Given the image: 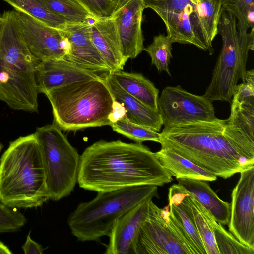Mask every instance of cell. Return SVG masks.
<instances>
[{
	"label": "cell",
	"mask_w": 254,
	"mask_h": 254,
	"mask_svg": "<svg viewBox=\"0 0 254 254\" xmlns=\"http://www.w3.org/2000/svg\"><path fill=\"white\" fill-rule=\"evenodd\" d=\"M162 148H168L217 177L227 179L254 166L243 154L226 127L217 119L163 128Z\"/></svg>",
	"instance_id": "cell-2"
},
{
	"label": "cell",
	"mask_w": 254,
	"mask_h": 254,
	"mask_svg": "<svg viewBox=\"0 0 254 254\" xmlns=\"http://www.w3.org/2000/svg\"><path fill=\"white\" fill-rule=\"evenodd\" d=\"M144 9L142 0H131L112 15L122 53L127 60L135 58L145 48L141 28Z\"/></svg>",
	"instance_id": "cell-16"
},
{
	"label": "cell",
	"mask_w": 254,
	"mask_h": 254,
	"mask_svg": "<svg viewBox=\"0 0 254 254\" xmlns=\"http://www.w3.org/2000/svg\"><path fill=\"white\" fill-rule=\"evenodd\" d=\"M189 196L183 188L178 184H173L169 189V205H176L181 204L185 197Z\"/></svg>",
	"instance_id": "cell-35"
},
{
	"label": "cell",
	"mask_w": 254,
	"mask_h": 254,
	"mask_svg": "<svg viewBox=\"0 0 254 254\" xmlns=\"http://www.w3.org/2000/svg\"><path fill=\"white\" fill-rule=\"evenodd\" d=\"M27 221L25 216L17 208L8 207L0 200V233L18 231Z\"/></svg>",
	"instance_id": "cell-33"
},
{
	"label": "cell",
	"mask_w": 254,
	"mask_h": 254,
	"mask_svg": "<svg viewBox=\"0 0 254 254\" xmlns=\"http://www.w3.org/2000/svg\"><path fill=\"white\" fill-rule=\"evenodd\" d=\"M14 10L26 13L45 24L60 30L67 23L53 13L42 0H3Z\"/></svg>",
	"instance_id": "cell-25"
},
{
	"label": "cell",
	"mask_w": 254,
	"mask_h": 254,
	"mask_svg": "<svg viewBox=\"0 0 254 254\" xmlns=\"http://www.w3.org/2000/svg\"><path fill=\"white\" fill-rule=\"evenodd\" d=\"M13 253L7 246L4 243L0 241V254H12Z\"/></svg>",
	"instance_id": "cell-38"
},
{
	"label": "cell",
	"mask_w": 254,
	"mask_h": 254,
	"mask_svg": "<svg viewBox=\"0 0 254 254\" xmlns=\"http://www.w3.org/2000/svg\"><path fill=\"white\" fill-rule=\"evenodd\" d=\"M132 254H196L170 211L152 200L149 213L132 248Z\"/></svg>",
	"instance_id": "cell-9"
},
{
	"label": "cell",
	"mask_w": 254,
	"mask_h": 254,
	"mask_svg": "<svg viewBox=\"0 0 254 254\" xmlns=\"http://www.w3.org/2000/svg\"><path fill=\"white\" fill-rule=\"evenodd\" d=\"M212 225L219 254H254V248L241 243L214 218Z\"/></svg>",
	"instance_id": "cell-30"
},
{
	"label": "cell",
	"mask_w": 254,
	"mask_h": 254,
	"mask_svg": "<svg viewBox=\"0 0 254 254\" xmlns=\"http://www.w3.org/2000/svg\"><path fill=\"white\" fill-rule=\"evenodd\" d=\"M100 77L96 72L80 67L64 59L40 61L36 72L39 93L73 82Z\"/></svg>",
	"instance_id": "cell-18"
},
{
	"label": "cell",
	"mask_w": 254,
	"mask_h": 254,
	"mask_svg": "<svg viewBox=\"0 0 254 254\" xmlns=\"http://www.w3.org/2000/svg\"><path fill=\"white\" fill-rule=\"evenodd\" d=\"M155 155L163 168L176 179L186 178L213 181L217 176L168 148H162Z\"/></svg>",
	"instance_id": "cell-22"
},
{
	"label": "cell",
	"mask_w": 254,
	"mask_h": 254,
	"mask_svg": "<svg viewBox=\"0 0 254 254\" xmlns=\"http://www.w3.org/2000/svg\"><path fill=\"white\" fill-rule=\"evenodd\" d=\"M3 147V144L0 142V152L2 151Z\"/></svg>",
	"instance_id": "cell-42"
},
{
	"label": "cell",
	"mask_w": 254,
	"mask_h": 254,
	"mask_svg": "<svg viewBox=\"0 0 254 254\" xmlns=\"http://www.w3.org/2000/svg\"><path fill=\"white\" fill-rule=\"evenodd\" d=\"M192 2L194 3L195 4H197L199 3L201 0H190Z\"/></svg>",
	"instance_id": "cell-40"
},
{
	"label": "cell",
	"mask_w": 254,
	"mask_h": 254,
	"mask_svg": "<svg viewBox=\"0 0 254 254\" xmlns=\"http://www.w3.org/2000/svg\"><path fill=\"white\" fill-rule=\"evenodd\" d=\"M3 17L1 15V16H0V28L1 27V26L3 23Z\"/></svg>",
	"instance_id": "cell-41"
},
{
	"label": "cell",
	"mask_w": 254,
	"mask_h": 254,
	"mask_svg": "<svg viewBox=\"0 0 254 254\" xmlns=\"http://www.w3.org/2000/svg\"><path fill=\"white\" fill-rule=\"evenodd\" d=\"M158 110L164 128L218 119L212 102L207 98L189 92L180 85L162 90Z\"/></svg>",
	"instance_id": "cell-11"
},
{
	"label": "cell",
	"mask_w": 254,
	"mask_h": 254,
	"mask_svg": "<svg viewBox=\"0 0 254 254\" xmlns=\"http://www.w3.org/2000/svg\"><path fill=\"white\" fill-rule=\"evenodd\" d=\"M113 130L137 143L146 141L160 142V133L141 125L133 123L126 117L110 125Z\"/></svg>",
	"instance_id": "cell-32"
},
{
	"label": "cell",
	"mask_w": 254,
	"mask_h": 254,
	"mask_svg": "<svg viewBox=\"0 0 254 254\" xmlns=\"http://www.w3.org/2000/svg\"><path fill=\"white\" fill-rule=\"evenodd\" d=\"M223 0H203L196 4L199 18L211 43L218 34Z\"/></svg>",
	"instance_id": "cell-28"
},
{
	"label": "cell",
	"mask_w": 254,
	"mask_h": 254,
	"mask_svg": "<svg viewBox=\"0 0 254 254\" xmlns=\"http://www.w3.org/2000/svg\"><path fill=\"white\" fill-rule=\"evenodd\" d=\"M231 198L229 231L241 243L254 248V166L240 172Z\"/></svg>",
	"instance_id": "cell-13"
},
{
	"label": "cell",
	"mask_w": 254,
	"mask_h": 254,
	"mask_svg": "<svg viewBox=\"0 0 254 254\" xmlns=\"http://www.w3.org/2000/svg\"><path fill=\"white\" fill-rule=\"evenodd\" d=\"M92 16L93 19H103L112 16L116 9L115 0H77Z\"/></svg>",
	"instance_id": "cell-34"
},
{
	"label": "cell",
	"mask_w": 254,
	"mask_h": 254,
	"mask_svg": "<svg viewBox=\"0 0 254 254\" xmlns=\"http://www.w3.org/2000/svg\"><path fill=\"white\" fill-rule=\"evenodd\" d=\"M152 197L132 208L118 218L109 235L106 254H132V248L139 231L149 213Z\"/></svg>",
	"instance_id": "cell-17"
},
{
	"label": "cell",
	"mask_w": 254,
	"mask_h": 254,
	"mask_svg": "<svg viewBox=\"0 0 254 254\" xmlns=\"http://www.w3.org/2000/svg\"><path fill=\"white\" fill-rule=\"evenodd\" d=\"M55 14L67 23H78L93 19L77 0H42Z\"/></svg>",
	"instance_id": "cell-26"
},
{
	"label": "cell",
	"mask_w": 254,
	"mask_h": 254,
	"mask_svg": "<svg viewBox=\"0 0 254 254\" xmlns=\"http://www.w3.org/2000/svg\"><path fill=\"white\" fill-rule=\"evenodd\" d=\"M0 28V101L11 109L38 111L36 72L40 61L30 51L15 10L4 12Z\"/></svg>",
	"instance_id": "cell-4"
},
{
	"label": "cell",
	"mask_w": 254,
	"mask_h": 254,
	"mask_svg": "<svg viewBox=\"0 0 254 254\" xmlns=\"http://www.w3.org/2000/svg\"><path fill=\"white\" fill-rule=\"evenodd\" d=\"M172 176L141 143L100 140L80 155L77 183L84 190L108 191L140 185L162 186Z\"/></svg>",
	"instance_id": "cell-1"
},
{
	"label": "cell",
	"mask_w": 254,
	"mask_h": 254,
	"mask_svg": "<svg viewBox=\"0 0 254 254\" xmlns=\"http://www.w3.org/2000/svg\"><path fill=\"white\" fill-rule=\"evenodd\" d=\"M126 113L127 111L124 106L115 100L112 112L109 116V119L112 124L126 117Z\"/></svg>",
	"instance_id": "cell-37"
},
{
	"label": "cell",
	"mask_w": 254,
	"mask_h": 254,
	"mask_svg": "<svg viewBox=\"0 0 254 254\" xmlns=\"http://www.w3.org/2000/svg\"><path fill=\"white\" fill-rule=\"evenodd\" d=\"M0 200L17 209L37 208L50 200L41 146L35 133L10 142L2 154Z\"/></svg>",
	"instance_id": "cell-3"
},
{
	"label": "cell",
	"mask_w": 254,
	"mask_h": 254,
	"mask_svg": "<svg viewBox=\"0 0 254 254\" xmlns=\"http://www.w3.org/2000/svg\"><path fill=\"white\" fill-rule=\"evenodd\" d=\"M227 127L243 148L254 156V70H247L245 81L236 87Z\"/></svg>",
	"instance_id": "cell-14"
},
{
	"label": "cell",
	"mask_w": 254,
	"mask_h": 254,
	"mask_svg": "<svg viewBox=\"0 0 254 254\" xmlns=\"http://www.w3.org/2000/svg\"></svg>",
	"instance_id": "cell-44"
},
{
	"label": "cell",
	"mask_w": 254,
	"mask_h": 254,
	"mask_svg": "<svg viewBox=\"0 0 254 254\" xmlns=\"http://www.w3.org/2000/svg\"><path fill=\"white\" fill-rule=\"evenodd\" d=\"M158 186L140 185L99 192L90 201L80 203L67 223L72 235L81 242L109 236L116 220L150 197H159Z\"/></svg>",
	"instance_id": "cell-6"
},
{
	"label": "cell",
	"mask_w": 254,
	"mask_h": 254,
	"mask_svg": "<svg viewBox=\"0 0 254 254\" xmlns=\"http://www.w3.org/2000/svg\"><path fill=\"white\" fill-rule=\"evenodd\" d=\"M130 0H115L116 9L115 12H116V11L122 8L123 6L125 5Z\"/></svg>",
	"instance_id": "cell-39"
},
{
	"label": "cell",
	"mask_w": 254,
	"mask_h": 254,
	"mask_svg": "<svg viewBox=\"0 0 254 254\" xmlns=\"http://www.w3.org/2000/svg\"><path fill=\"white\" fill-rule=\"evenodd\" d=\"M144 8L153 10L165 25L171 42L193 45L213 52L211 43L202 26L196 4L190 0H142Z\"/></svg>",
	"instance_id": "cell-10"
},
{
	"label": "cell",
	"mask_w": 254,
	"mask_h": 254,
	"mask_svg": "<svg viewBox=\"0 0 254 254\" xmlns=\"http://www.w3.org/2000/svg\"><path fill=\"white\" fill-rule=\"evenodd\" d=\"M53 123L62 130L111 125L114 98L104 77L73 82L45 91Z\"/></svg>",
	"instance_id": "cell-5"
},
{
	"label": "cell",
	"mask_w": 254,
	"mask_h": 254,
	"mask_svg": "<svg viewBox=\"0 0 254 254\" xmlns=\"http://www.w3.org/2000/svg\"><path fill=\"white\" fill-rule=\"evenodd\" d=\"M222 7L237 20L239 34H246L249 28L254 27V0H223Z\"/></svg>",
	"instance_id": "cell-27"
},
{
	"label": "cell",
	"mask_w": 254,
	"mask_h": 254,
	"mask_svg": "<svg viewBox=\"0 0 254 254\" xmlns=\"http://www.w3.org/2000/svg\"><path fill=\"white\" fill-rule=\"evenodd\" d=\"M170 211L174 217L196 254H206L203 243L195 224L182 205L171 204Z\"/></svg>",
	"instance_id": "cell-31"
},
{
	"label": "cell",
	"mask_w": 254,
	"mask_h": 254,
	"mask_svg": "<svg viewBox=\"0 0 254 254\" xmlns=\"http://www.w3.org/2000/svg\"><path fill=\"white\" fill-rule=\"evenodd\" d=\"M109 73L126 92L148 107L158 111L159 90L142 74L122 70Z\"/></svg>",
	"instance_id": "cell-23"
},
{
	"label": "cell",
	"mask_w": 254,
	"mask_h": 254,
	"mask_svg": "<svg viewBox=\"0 0 254 254\" xmlns=\"http://www.w3.org/2000/svg\"><path fill=\"white\" fill-rule=\"evenodd\" d=\"M15 11L22 37L39 61L64 59L69 46L62 30L50 27L26 13Z\"/></svg>",
	"instance_id": "cell-12"
},
{
	"label": "cell",
	"mask_w": 254,
	"mask_h": 254,
	"mask_svg": "<svg viewBox=\"0 0 254 254\" xmlns=\"http://www.w3.org/2000/svg\"><path fill=\"white\" fill-rule=\"evenodd\" d=\"M254 27L250 33L238 34L235 17L222 10L218 26L222 46L204 94L212 102L231 103L239 80L245 81L249 51L254 50Z\"/></svg>",
	"instance_id": "cell-7"
},
{
	"label": "cell",
	"mask_w": 254,
	"mask_h": 254,
	"mask_svg": "<svg viewBox=\"0 0 254 254\" xmlns=\"http://www.w3.org/2000/svg\"><path fill=\"white\" fill-rule=\"evenodd\" d=\"M114 99L122 104L130 122L160 132L162 121L158 111L153 110L124 90L108 73L104 77Z\"/></svg>",
	"instance_id": "cell-20"
},
{
	"label": "cell",
	"mask_w": 254,
	"mask_h": 254,
	"mask_svg": "<svg viewBox=\"0 0 254 254\" xmlns=\"http://www.w3.org/2000/svg\"><path fill=\"white\" fill-rule=\"evenodd\" d=\"M90 36L111 72L122 70L127 60L122 53L113 16L93 19L90 23Z\"/></svg>",
	"instance_id": "cell-19"
},
{
	"label": "cell",
	"mask_w": 254,
	"mask_h": 254,
	"mask_svg": "<svg viewBox=\"0 0 254 254\" xmlns=\"http://www.w3.org/2000/svg\"><path fill=\"white\" fill-rule=\"evenodd\" d=\"M181 204L193 221L206 254H219L212 225L214 217L211 213L190 196L185 197Z\"/></svg>",
	"instance_id": "cell-24"
},
{
	"label": "cell",
	"mask_w": 254,
	"mask_h": 254,
	"mask_svg": "<svg viewBox=\"0 0 254 254\" xmlns=\"http://www.w3.org/2000/svg\"><path fill=\"white\" fill-rule=\"evenodd\" d=\"M90 22L67 23L62 30L69 46L64 59L93 72H111L93 44L90 36Z\"/></svg>",
	"instance_id": "cell-15"
},
{
	"label": "cell",
	"mask_w": 254,
	"mask_h": 254,
	"mask_svg": "<svg viewBox=\"0 0 254 254\" xmlns=\"http://www.w3.org/2000/svg\"><path fill=\"white\" fill-rule=\"evenodd\" d=\"M172 44L167 35L160 34L154 36L152 43L144 49L151 59V64L159 72L165 71L170 76L169 64L172 58Z\"/></svg>",
	"instance_id": "cell-29"
},
{
	"label": "cell",
	"mask_w": 254,
	"mask_h": 254,
	"mask_svg": "<svg viewBox=\"0 0 254 254\" xmlns=\"http://www.w3.org/2000/svg\"><path fill=\"white\" fill-rule=\"evenodd\" d=\"M177 180L185 191L208 210L217 222L228 224L231 204L221 200L205 181L186 178Z\"/></svg>",
	"instance_id": "cell-21"
},
{
	"label": "cell",
	"mask_w": 254,
	"mask_h": 254,
	"mask_svg": "<svg viewBox=\"0 0 254 254\" xmlns=\"http://www.w3.org/2000/svg\"><path fill=\"white\" fill-rule=\"evenodd\" d=\"M21 248L25 254H42L44 252L42 246L32 239L30 232Z\"/></svg>",
	"instance_id": "cell-36"
},
{
	"label": "cell",
	"mask_w": 254,
	"mask_h": 254,
	"mask_svg": "<svg viewBox=\"0 0 254 254\" xmlns=\"http://www.w3.org/2000/svg\"><path fill=\"white\" fill-rule=\"evenodd\" d=\"M49 199L58 201L69 195L77 183L80 155L62 130L54 124L38 127Z\"/></svg>",
	"instance_id": "cell-8"
},
{
	"label": "cell",
	"mask_w": 254,
	"mask_h": 254,
	"mask_svg": "<svg viewBox=\"0 0 254 254\" xmlns=\"http://www.w3.org/2000/svg\"><path fill=\"white\" fill-rule=\"evenodd\" d=\"M200 0L201 1V0Z\"/></svg>",
	"instance_id": "cell-43"
}]
</instances>
